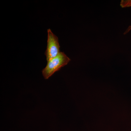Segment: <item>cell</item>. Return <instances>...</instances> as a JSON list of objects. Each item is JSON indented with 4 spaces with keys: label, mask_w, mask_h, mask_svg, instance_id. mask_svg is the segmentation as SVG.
<instances>
[{
    "label": "cell",
    "mask_w": 131,
    "mask_h": 131,
    "mask_svg": "<svg viewBox=\"0 0 131 131\" xmlns=\"http://www.w3.org/2000/svg\"><path fill=\"white\" fill-rule=\"evenodd\" d=\"M121 6L123 8L131 6V1H122L121 2Z\"/></svg>",
    "instance_id": "obj_3"
},
{
    "label": "cell",
    "mask_w": 131,
    "mask_h": 131,
    "mask_svg": "<svg viewBox=\"0 0 131 131\" xmlns=\"http://www.w3.org/2000/svg\"><path fill=\"white\" fill-rule=\"evenodd\" d=\"M47 49L45 52L47 62L57 56L61 51L58 38L50 29L47 30Z\"/></svg>",
    "instance_id": "obj_2"
},
{
    "label": "cell",
    "mask_w": 131,
    "mask_h": 131,
    "mask_svg": "<svg viewBox=\"0 0 131 131\" xmlns=\"http://www.w3.org/2000/svg\"><path fill=\"white\" fill-rule=\"evenodd\" d=\"M70 61L64 52H61L56 57L48 61L46 67L42 70V74L45 79H49L54 73L67 65Z\"/></svg>",
    "instance_id": "obj_1"
},
{
    "label": "cell",
    "mask_w": 131,
    "mask_h": 131,
    "mask_svg": "<svg viewBox=\"0 0 131 131\" xmlns=\"http://www.w3.org/2000/svg\"><path fill=\"white\" fill-rule=\"evenodd\" d=\"M131 30V25L129 26V27L127 28V29L126 30V31H125V32L124 33V34H127V33L129 32Z\"/></svg>",
    "instance_id": "obj_4"
}]
</instances>
